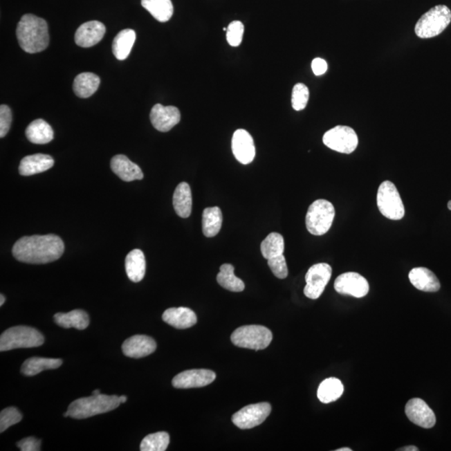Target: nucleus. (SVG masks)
I'll return each instance as SVG.
<instances>
[{
    "mask_svg": "<svg viewBox=\"0 0 451 451\" xmlns=\"http://www.w3.org/2000/svg\"><path fill=\"white\" fill-rule=\"evenodd\" d=\"M64 251V241L55 234L24 237L12 248L16 259L30 264L52 263L58 260Z\"/></svg>",
    "mask_w": 451,
    "mask_h": 451,
    "instance_id": "obj_1",
    "label": "nucleus"
},
{
    "mask_svg": "<svg viewBox=\"0 0 451 451\" xmlns=\"http://www.w3.org/2000/svg\"><path fill=\"white\" fill-rule=\"evenodd\" d=\"M16 35L20 47L27 53H39L49 46L48 24L44 19L34 15L23 16L16 29Z\"/></svg>",
    "mask_w": 451,
    "mask_h": 451,
    "instance_id": "obj_2",
    "label": "nucleus"
},
{
    "mask_svg": "<svg viewBox=\"0 0 451 451\" xmlns=\"http://www.w3.org/2000/svg\"><path fill=\"white\" fill-rule=\"evenodd\" d=\"M122 404L118 396H107L100 394L98 396H92L86 398H78L71 403L68 407L67 412L69 416L77 420L87 418L96 414L111 412Z\"/></svg>",
    "mask_w": 451,
    "mask_h": 451,
    "instance_id": "obj_3",
    "label": "nucleus"
},
{
    "mask_svg": "<svg viewBox=\"0 0 451 451\" xmlns=\"http://www.w3.org/2000/svg\"><path fill=\"white\" fill-rule=\"evenodd\" d=\"M43 334L27 326H16L6 330L0 337L1 352L20 348L39 347L44 344Z\"/></svg>",
    "mask_w": 451,
    "mask_h": 451,
    "instance_id": "obj_4",
    "label": "nucleus"
},
{
    "mask_svg": "<svg viewBox=\"0 0 451 451\" xmlns=\"http://www.w3.org/2000/svg\"><path fill=\"white\" fill-rule=\"evenodd\" d=\"M451 21V11L445 6L432 8L418 20L414 31L418 37L430 39L441 35Z\"/></svg>",
    "mask_w": 451,
    "mask_h": 451,
    "instance_id": "obj_5",
    "label": "nucleus"
},
{
    "mask_svg": "<svg viewBox=\"0 0 451 451\" xmlns=\"http://www.w3.org/2000/svg\"><path fill=\"white\" fill-rule=\"evenodd\" d=\"M335 217V209L330 201L319 199L311 205L306 215V226L313 235L322 236L331 228Z\"/></svg>",
    "mask_w": 451,
    "mask_h": 451,
    "instance_id": "obj_6",
    "label": "nucleus"
},
{
    "mask_svg": "<svg viewBox=\"0 0 451 451\" xmlns=\"http://www.w3.org/2000/svg\"><path fill=\"white\" fill-rule=\"evenodd\" d=\"M231 340L237 347L261 350L265 349L271 344L273 333L264 326H241L232 333Z\"/></svg>",
    "mask_w": 451,
    "mask_h": 451,
    "instance_id": "obj_7",
    "label": "nucleus"
},
{
    "mask_svg": "<svg viewBox=\"0 0 451 451\" xmlns=\"http://www.w3.org/2000/svg\"><path fill=\"white\" fill-rule=\"evenodd\" d=\"M377 205L383 216L390 220H401L405 217V207L396 185L385 181L377 193Z\"/></svg>",
    "mask_w": 451,
    "mask_h": 451,
    "instance_id": "obj_8",
    "label": "nucleus"
},
{
    "mask_svg": "<svg viewBox=\"0 0 451 451\" xmlns=\"http://www.w3.org/2000/svg\"><path fill=\"white\" fill-rule=\"evenodd\" d=\"M323 142L326 147L344 154H351L356 150L358 139L353 129L337 126L325 133Z\"/></svg>",
    "mask_w": 451,
    "mask_h": 451,
    "instance_id": "obj_9",
    "label": "nucleus"
},
{
    "mask_svg": "<svg viewBox=\"0 0 451 451\" xmlns=\"http://www.w3.org/2000/svg\"><path fill=\"white\" fill-rule=\"evenodd\" d=\"M332 276L331 266L317 264L312 266L306 273L304 295L310 300H317L324 293Z\"/></svg>",
    "mask_w": 451,
    "mask_h": 451,
    "instance_id": "obj_10",
    "label": "nucleus"
},
{
    "mask_svg": "<svg viewBox=\"0 0 451 451\" xmlns=\"http://www.w3.org/2000/svg\"><path fill=\"white\" fill-rule=\"evenodd\" d=\"M271 412L272 406L269 403H259L245 406L233 414L232 421L239 429H252L265 421Z\"/></svg>",
    "mask_w": 451,
    "mask_h": 451,
    "instance_id": "obj_11",
    "label": "nucleus"
},
{
    "mask_svg": "<svg viewBox=\"0 0 451 451\" xmlns=\"http://www.w3.org/2000/svg\"><path fill=\"white\" fill-rule=\"evenodd\" d=\"M336 292L343 295L364 297L368 295L369 285L367 279L357 273H345L338 276L334 282Z\"/></svg>",
    "mask_w": 451,
    "mask_h": 451,
    "instance_id": "obj_12",
    "label": "nucleus"
},
{
    "mask_svg": "<svg viewBox=\"0 0 451 451\" xmlns=\"http://www.w3.org/2000/svg\"><path fill=\"white\" fill-rule=\"evenodd\" d=\"M405 414L410 421L421 428L430 429L436 425V414L421 398L409 401L405 405Z\"/></svg>",
    "mask_w": 451,
    "mask_h": 451,
    "instance_id": "obj_13",
    "label": "nucleus"
},
{
    "mask_svg": "<svg viewBox=\"0 0 451 451\" xmlns=\"http://www.w3.org/2000/svg\"><path fill=\"white\" fill-rule=\"evenodd\" d=\"M216 374L209 369H191L177 374L172 385L176 389L204 387L215 380Z\"/></svg>",
    "mask_w": 451,
    "mask_h": 451,
    "instance_id": "obj_14",
    "label": "nucleus"
},
{
    "mask_svg": "<svg viewBox=\"0 0 451 451\" xmlns=\"http://www.w3.org/2000/svg\"><path fill=\"white\" fill-rule=\"evenodd\" d=\"M232 150L235 158L241 164H250L255 158V142L252 136L243 129H239L233 134Z\"/></svg>",
    "mask_w": 451,
    "mask_h": 451,
    "instance_id": "obj_15",
    "label": "nucleus"
},
{
    "mask_svg": "<svg viewBox=\"0 0 451 451\" xmlns=\"http://www.w3.org/2000/svg\"><path fill=\"white\" fill-rule=\"evenodd\" d=\"M150 119L152 126L160 132H167L176 126L181 120L178 108L156 104L151 109Z\"/></svg>",
    "mask_w": 451,
    "mask_h": 451,
    "instance_id": "obj_16",
    "label": "nucleus"
},
{
    "mask_svg": "<svg viewBox=\"0 0 451 451\" xmlns=\"http://www.w3.org/2000/svg\"><path fill=\"white\" fill-rule=\"evenodd\" d=\"M106 34V26L99 21H89L83 24L75 32V40L80 47L89 48L102 42Z\"/></svg>",
    "mask_w": 451,
    "mask_h": 451,
    "instance_id": "obj_17",
    "label": "nucleus"
},
{
    "mask_svg": "<svg viewBox=\"0 0 451 451\" xmlns=\"http://www.w3.org/2000/svg\"><path fill=\"white\" fill-rule=\"evenodd\" d=\"M156 343L152 338L147 335H135L129 338L122 344L125 356L140 358L150 356L155 352Z\"/></svg>",
    "mask_w": 451,
    "mask_h": 451,
    "instance_id": "obj_18",
    "label": "nucleus"
},
{
    "mask_svg": "<svg viewBox=\"0 0 451 451\" xmlns=\"http://www.w3.org/2000/svg\"><path fill=\"white\" fill-rule=\"evenodd\" d=\"M111 168L113 172L124 182L142 180L144 177L142 169L124 155H118L113 157L111 162Z\"/></svg>",
    "mask_w": 451,
    "mask_h": 451,
    "instance_id": "obj_19",
    "label": "nucleus"
},
{
    "mask_svg": "<svg viewBox=\"0 0 451 451\" xmlns=\"http://www.w3.org/2000/svg\"><path fill=\"white\" fill-rule=\"evenodd\" d=\"M55 160L49 155L35 154L24 157L20 162L19 172L21 176H29L39 174L53 167Z\"/></svg>",
    "mask_w": 451,
    "mask_h": 451,
    "instance_id": "obj_20",
    "label": "nucleus"
},
{
    "mask_svg": "<svg viewBox=\"0 0 451 451\" xmlns=\"http://www.w3.org/2000/svg\"><path fill=\"white\" fill-rule=\"evenodd\" d=\"M409 279L414 288L423 292L436 293L441 288L436 275L426 268H413L409 273Z\"/></svg>",
    "mask_w": 451,
    "mask_h": 451,
    "instance_id": "obj_21",
    "label": "nucleus"
},
{
    "mask_svg": "<svg viewBox=\"0 0 451 451\" xmlns=\"http://www.w3.org/2000/svg\"><path fill=\"white\" fill-rule=\"evenodd\" d=\"M163 320L176 329H185L196 324V313L188 308H171L163 314Z\"/></svg>",
    "mask_w": 451,
    "mask_h": 451,
    "instance_id": "obj_22",
    "label": "nucleus"
},
{
    "mask_svg": "<svg viewBox=\"0 0 451 451\" xmlns=\"http://www.w3.org/2000/svg\"><path fill=\"white\" fill-rule=\"evenodd\" d=\"M127 275L134 283H139L146 275V259L140 249H135L129 252L125 261Z\"/></svg>",
    "mask_w": 451,
    "mask_h": 451,
    "instance_id": "obj_23",
    "label": "nucleus"
},
{
    "mask_svg": "<svg viewBox=\"0 0 451 451\" xmlns=\"http://www.w3.org/2000/svg\"><path fill=\"white\" fill-rule=\"evenodd\" d=\"M173 207L177 215L183 219L190 217L192 209L191 187L187 183H182L176 187L173 194Z\"/></svg>",
    "mask_w": 451,
    "mask_h": 451,
    "instance_id": "obj_24",
    "label": "nucleus"
},
{
    "mask_svg": "<svg viewBox=\"0 0 451 451\" xmlns=\"http://www.w3.org/2000/svg\"><path fill=\"white\" fill-rule=\"evenodd\" d=\"M26 136L31 143L44 145L54 139V131L46 120L37 119L28 126Z\"/></svg>",
    "mask_w": 451,
    "mask_h": 451,
    "instance_id": "obj_25",
    "label": "nucleus"
},
{
    "mask_svg": "<svg viewBox=\"0 0 451 451\" xmlns=\"http://www.w3.org/2000/svg\"><path fill=\"white\" fill-rule=\"evenodd\" d=\"M54 320L56 324L64 329L75 328L83 330L90 324V319H89L87 313L80 309L73 310V311L66 313H56Z\"/></svg>",
    "mask_w": 451,
    "mask_h": 451,
    "instance_id": "obj_26",
    "label": "nucleus"
},
{
    "mask_svg": "<svg viewBox=\"0 0 451 451\" xmlns=\"http://www.w3.org/2000/svg\"><path fill=\"white\" fill-rule=\"evenodd\" d=\"M100 80L98 75L91 72H84L76 76L73 90L75 94L80 98H91L98 90Z\"/></svg>",
    "mask_w": 451,
    "mask_h": 451,
    "instance_id": "obj_27",
    "label": "nucleus"
},
{
    "mask_svg": "<svg viewBox=\"0 0 451 451\" xmlns=\"http://www.w3.org/2000/svg\"><path fill=\"white\" fill-rule=\"evenodd\" d=\"M62 363V360L59 358L33 357L24 362L21 373L24 376H35L44 370L58 369Z\"/></svg>",
    "mask_w": 451,
    "mask_h": 451,
    "instance_id": "obj_28",
    "label": "nucleus"
},
{
    "mask_svg": "<svg viewBox=\"0 0 451 451\" xmlns=\"http://www.w3.org/2000/svg\"><path fill=\"white\" fill-rule=\"evenodd\" d=\"M136 32L131 29L123 30L116 36L112 44V52L119 60L126 59L130 55L136 42Z\"/></svg>",
    "mask_w": 451,
    "mask_h": 451,
    "instance_id": "obj_29",
    "label": "nucleus"
},
{
    "mask_svg": "<svg viewBox=\"0 0 451 451\" xmlns=\"http://www.w3.org/2000/svg\"><path fill=\"white\" fill-rule=\"evenodd\" d=\"M344 390V385L338 378H326L317 389V398L324 404H329L338 400L343 394Z\"/></svg>",
    "mask_w": 451,
    "mask_h": 451,
    "instance_id": "obj_30",
    "label": "nucleus"
},
{
    "mask_svg": "<svg viewBox=\"0 0 451 451\" xmlns=\"http://www.w3.org/2000/svg\"><path fill=\"white\" fill-rule=\"evenodd\" d=\"M142 6L159 22L170 20L173 15V5L171 0H142Z\"/></svg>",
    "mask_w": 451,
    "mask_h": 451,
    "instance_id": "obj_31",
    "label": "nucleus"
},
{
    "mask_svg": "<svg viewBox=\"0 0 451 451\" xmlns=\"http://www.w3.org/2000/svg\"><path fill=\"white\" fill-rule=\"evenodd\" d=\"M223 224V214L219 208L213 207L205 209L203 213V232L207 237L219 234Z\"/></svg>",
    "mask_w": 451,
    "mask_h": 451,
    "instance_id": "obj_32",
    "label": "nucleus"
},
{
    "mask_svg": "<svg viewBox=\"0 0 451 451\" xmlns=\"http://www.w3.org/2000/svg\"><path fill=\"white\" fill-rule=\"evenodd\" d=\"M217 283L225 289L232 292H241L245 288V284L234 275V267L231 264L221 266L220 272L217 277Z\"/></svg>",
    "mask_w": 451,
    "mask_h": 451,
    "instance_id": "obj_33",
    "label": "nucleus"
},
{
    "mask_svg": "<svg viewBox=\"0 0 451 451\" xmlns=\"http://www.w3.org/2000/svg\"><path fill=\"white\" fill-rule=\"evenodd\" d=\"M284 247L283 236L277 232H272L261 243V252L264 259L268 260L284 255Z\"/></svg>",
    "mask_w": 451,
    "mask_h": 451,
    "instance_id": "obj_34",
    "label": "nucleus"
},
{
    "mask_svg": "<svg viewBox=\"0 0 451 451\" xmlns=\"http://www.w3.org/2000/svg\"><path fill=\"white\" fill-rule=\"evenodd\" d=\"M170 443V436L167 432H157L148 434L140 443L142 451H165Z\"/></svg>",
    "mask_w": 451,
    "mask_h": 451,
    "instance_id": "obj_35",
    "label": "nucleus"
},
{
    "mask_svg": "<svg viewBox=\"0 0 451 451\" xmlns=\"http://www.w3.org/2000/svg\"><path fill=\"white\" fill-rule=\"evenodd\" d=\"M309 99V88L303 83H297L293 89L292 106L295 111L304 110Z\"/></svg>",
    "mask_w": 451,
    "mask_h": 451,
    "instance_id": "obj_36",
    "label": "nucleus"
},
{
    "mask_svg": "<svg viewBox=\"0 0 451 451\" xmlns=\"http://www.w3.org/2000/svg\"><path fill=\"white\" fill-rule=\"evenodd\" d=\"M22 418V414L15 407L3 409L0 414V432L3 433L10 426L18 424L21 421Z\"/></svg>",
    "mask_w": 451,
    "mask_h": 451,
    "instance_id": "obj_37",
    "label": "nucleus"
},
{
    "mask_svg": "<svg viewBox=\"0 0 451 451\" xmlns=\"http://www.w3.org/2000/svg\"><path fill=\"white\" fill-rule=\"evenodd\" d=\"M244 26L241 21H232L229 24L227 30V40L232 47L239 46L243 42Z\"/></svg>",
    "mask_w": 451,
    "mask_h": 451,
    "instance_id": "obj_38",
    "label": "nucleus"
},
{
    "mask_svg": "<svg viewBox=\"0 0 451 451\" xmlns=\"http://www.w3.org/2000/svg\"><path fill=\"white\" fill-rule=\"evenodd\" d=\"M270 269L277 279H284L288 277V270L284 255L272 257L268 260Z\"/></svg>",
    "mask_w": 451,
    "mask_h": 451,
    "instance_id": "obj_39",
    "label": "nucleus"
},
{
    "mask_svg": "<svg viewBox=\"0 0 451 451\" xmlns=\"http://www.w3.org/2000/svg\"><path fill=\"white\" fill-rule=\"evenodd\" d=\"M12 122L10 108L6 104L0 107V138H3L9 132Z\"/></svg>",
    "mask_w": 451,
    "mask_h": 451,
    "instance_id": "obj_40",
    "label": "nucleus"
},
{
    "mask_svg": "<svg viewBox=\"0 0 451 451\" xmlns=\"http://www.w3.org/2000/svg\"><path fill=\"white\" fill-rule=\"evenodd\" d=\"M17 446L22 451H39L42 441L35 437H28L17 443Z\"/></svg>",
    "mask_w": 451,
    "mask_h": 451,
    "instance_id": "obj_41",
    "label": "nucleus"
},
{
    "mask_svg": "<svg viewBox=\"0 0 451 451\" xmlns=\"http://www.w3.org/2000/svg\"><path fill=\"white\" fill-rule=\"evenodd\" d=\"M312 69L314 75L317 76L324 75L328 70V64L324 59H314L312 62Z\"/></svg>",
    "mask_w": 451,
    "mask_h": 451,
    "instance_id": "obj_42",
    "label": "nucleus"
},
{
    "mask_svg": "<svg viewBox=\"0 0 451 451\" xmlns=\"http://www.w3.org/2000/svg\"><path fill=\"white\" fill-rule=\"evenodd\" d=\"M397 450H401V451H418V449L417 448L416 446L409 445V446H405V447H404V448L398 449Z\"/></svg>",
    "mask_w": 451,
    "mask_h": 451,
    "instance_id": "obj_43",
    "label": "nucleus"
},
{
    "mask_svg": "<svg viewBox=\"0 0 451 451\" xmlns=\"http://www.w3.org/2000/svg\"><path fill=\"white\" fill-rule=\"evenodd\" d=\"M6 302V297L3 295H0V306H3Z\"/></svg>",
    "mask_w": 451,
    "mask_h": 451,
    "instance_id": "obj_44",
    "label": "nucleus"
},
{
    "mask_svg": "<svg viewBox=\"0 0 451 451\" xmlns=\"http://www.w3.org/2000/svg\"><path fill=\"white\" fill-rule=\"evenodd\" d=\"M120 403H126L127 401V397L125 396H119Z\"/></svg>",
    "mask_w": 451,
    "mask_h": 451,
    "instance_id": "obj_45",
    "label": "nucleus"
},
{
    "mask_svg": "<svg viewBox=\"0 0 451 451\" xmlns=\"http://www.w3.org/2000/svg\"><path fill=\"white\" fill-rule=\"evenodd\" d=\"M336 451H352V450L344 447V448L338 449Z\"/></svg>",
    "mask_w": 451,
    "mask_h": 451,
    "instance_id": "obj_46",
    "label": "nucleus"
},
{
    "mask_svg": "<svg viewBox=\"0 0 451 451\" xmlns=\"http://www.w3.org/2000/svg\"><path fill=\"white\" fill-rule=\"evenodd\" d=\"M100 394V392L99 389H95V390H94L93 393H92V394H94V396H98V394Z\"/></svg>",
    "mask_w": 451,
    "mask_h": 451,
    "instance_id": "obj_47",
    "label": "nucleus"
},
{
    "mask_svg": "<svg viewBox=\"0 0 451 451\" xmlns=\"http://www.w3.org/2000/svg\"><path fill=\"white\" fill-rule=\"evenodd\" d=\"M447 207H448L449 210L451 211V201H450L448 204H447Z\"/></svg>",
    "mask_w": 451,
    "mask_h": 451,
    "instance_id": "obj_48",
    "label": "nucleus"
}]
</instances>
